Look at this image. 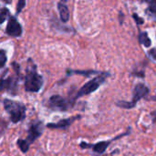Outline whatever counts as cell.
<instances>
[{
    "label": "cell",
    "instance_id": "obj_23",
    "mask_svg": "<svg viewBox=\"0 0 156 156\" xmlns=\"http://www.w3.org/2000/svg\"><path fill=\"white\" fill-rule=\"evenodd\" d=\"M121 17H123V14H122L121 12H120V17H121V19H120V23H121V25L122 24V19H121Z\"/></svg>",
    "mask_w": 156,
    "mask_h": 156
},
{
    "label": "cell",
    "instance_id": "obj_18",
    "mask_svg": "<svg viewBox=\"0 0 156 156\" xmlns=\"http://www.w3.org/2000/svg\"><path fill=\"white\" fill-rule=\"evenodd\" d=\"M26 6V1L25 0H19L17 2V14H19L20 12L22 11V9L25 7Z\"/></svg>",
    "mask_w": 156,
    "mask_h": 156
},
{
    "label": "cell",
    "instance_id": "obj_1",
    "mask_svg": "<svg viewBox=\"0 0 156 156\" xmlns=\"http://www.w3.org/2000/svg\"><path fill=\"white\" fill-rule=\"evenodd\" d=\"M28 62L25 75V90L28 92H38L44 84V79L38 73L37 66L33 63L32 59H28Z\"/></svg>",
    "mask_w": 156,
    "mask_h": 156
},
{
    "label": "cell",
    "instance_id": "obj_21",
    "mask_svg": "<svg viewBox=\"0 0 156 156\" xmlns=\"http://www.w3.org/2000/svg\"><path fill=\"white\" fill-rule=\"evenodd\" d=\"M12 66H13L14 69L16 70L17 75H19V73H20V67H19V65L17 63V62H12Z\"/></svg>",
    "mask_w": 156,
    "mask_h": 156
},
{
    "label": "cell",
    "instance_id": "obj_6",
    "mask_svg": "<svg viewBox=\"0 0 156 156\" xmlns=\"http://www.w3.org/2000/svg\"><path fill=\"white\" fill-rule=\"evenodd\" d=\"M129 133H130V131L124 132V133L120 134L119 136L111 139L110 141H101V142H97V143H95V144L87 143V142H80L79 146H80V148H82V149L91 148L94 152H97V153H99V154H101V153L105 152V151L107 150L108 146H109V145H110L113 141H116V140H118V139H120V138H121V137H123V136H126V135H128Z\"/></svg>",
    "mask_w": 156,
    "mask_h": 156
},
{
    "label": "cell",
    "instance_id": "obj_4",
    "mask_svg": "<svg viewBox=\"0 0 156 156\" xmlns=\"http://www.w3.org/2000/svg\"><path fill=\"white\" fill-rule=\"evenodd\" d=\"M109 76H110L109 72H102V73H100L99 76L93 78L92 79H90V81L85 83V84L79 90L77 94L72 99H73V100L75 101L79 97L89 95V94H90V93L94 92L95 90H97L100 88V86L102 84V83H104V81H105V79Z\"/></svg>",
    "mask_w": 156,
    "mask_h": 156
},
{
    "label": "cell",
    "instance_id": "obj_2",
    "mask_svg": "<svg viewBox=\"0 0 156 156\" xmlns=\"http://www.w3.org/2000/svg\"><path fill=\"white\" fill-rule=\"evenodd\" d=\"M3 105L6 111L9 114L10 121L13 123H17L25 119L27 108L24 103L9 99H4Z\"/></svg>",
    "mask_w": 156,
    "mask_h": 156
},
{
    "label": "cell",
    "instance_id": "obj_14",
    "mask_svg": "<svg viewBox=\"0 0 156 156\" xmlns=\"http://www.w3.org/2000/svg\"><path fill=\"white\" fill-rule=\"evenodd\" d=\"M68 75L69 74H79V75H83V76H90L92 74L97 73V71L94 70H70L68 69Z\"/></svg>",
    "mask_w": 156,
    "mask_h": 156
},
{
    "label": "cell",
    "instance_id": "obj_7",
    "mask_svg": "<svg viewBox=\"0 0 156 156\" xmlns=\"http://www.w3.org/2000/svg\"><path fill=\"white\" fill-rule=\"evenodd\" d=\"M27 131H28L27 137L26 140L31 144V143H33L38 138H39L44 131V125H43L42 121H40L38 120H35L33 121H31L29 124Z\"/></svg>",
    "mask_w": 156,
    "mask_h": 156
},
{
    "label": "cell",
    "instance_id": "obj_17",
    "mask_svg": "<svg viewBox=\"0 0 156 156\" xmlns=\"http://www.w3.org/2000/svg\"><path fill=\"white\" fill-rule=\"evenodd\" d=\"M6 61H7V58H6V51L4 49H1L0 50V67L4 68Z\"/></svg>",
    "mask_w": 156,
    "mask_h": 156
},
{
    "label": "cell",
    "instance_id": "obj_8",
    "mask_svg": "<svg viewBox=\"0 0 156 156\" xmlns=\"http://www.w3.org/2000/svg\"><path fill=\"white\" fill-rule=\"evenodd\" d=\"M6 33L8 36L16 37V38H18L22 35V33H23L22 26L20 25V23L18 22L17 17H15L13 16L9 17L7 25L6 27Z\"/></svg>",
    "mask_w": 156,
    "mask_h": 156
},
{
    "label": "cell",
    "instance_id": "obj_12",
    "mask_svg": "<svg viewBox=\"0 0 156 156\" xmlns=\"http://www.w3.org/2000/svg\"><path fill=\"white\" fill-rule=\"evenodd\" d=\"M138 40H139L140 44L143 45L146 48H149L152 45V40L149 38L147 32H141L138 36Z\"/></svg>",
    "mask_w": 156,
    "mask_h": 156
},
{
    "label": "cell",
    "instance_id": "obj_20",
    "mask_svg": "<svg viewBox=\"0 0 156 156\" xmlns=\"http://www.w3.org/2000/svg\"><path fill=\"white\" fill-rule=\"evenodd\" d=\"M148 55L154 60H156V48H151L149 51H148Z\"/></svg>",
    "mask_w": 156,
    "mask_h": 156
},
{
    "label": "cell",
    "instance_id": "obj_3",
    "mask_svg": "<svg viewBox=\"0 0 156 156\" xmlns=\"http://www.w3.org/2000/svg\"><path fill=\"white\" fill-rule=\"evenodd\" d=\"M150 93V89L144 83H138L132 90V101H117L116 106L123 109H132L136 106L137 102L142 98H146Z\"/></svg>",
    "mask_w": 156,
    "mask_h": 156
},
{
    "label": "cell",
    "instance_id": "obj_11",
    "mask_svg": "<svg viewBox=\"0 0 156 156\" xmlns=\"http://www.w3.org/2000/svg\"><path fill=\"white\" fill-rule=\"evenodd\" d=\"M58 10L59 12V17L60 20L63 23H66L69 19V7L64 1H60L58 3Z\"/></svg>",
    "mask_w": 156,
    "mask_h": 156
},
{
    "label": "cell",
    "instance_id": "obj_13",
    "mask_svg": "<svg viewBox=\"0 0 156 156\" xmlns=\"http://www.w3.org/2000/svg\"><path fill=\"white\" fill-rule=\"evenodd\" d=\"M17 144L18 145L19 149L22 151V152L26 153L27 152V151L29 150V146H30V143L25 139H18L17 142Z\"/></svg>",
    "mask_w": 156,
    "mask_h": 156
},
{
    "label": "cell",
    "instance_id": "obj_15",
    "mask_svg": "<svg viewBox=\"0 0 156 156\" xmlns=\"http://www.w3.org/2000/svg\"><path fill=\"white\" fill-rule=\"evenodd\" d=\"M147 4H148L147 12L151 13V15L156 18V0H149V1H147Z\"/></svg>",
    "mask_w": 156,
    "mask_h": 156
},
{
    "label": "cell",
    "instance_id": "obj_16",
    "mask_svg": "<svg viewBox=\"0 0 156 156\" xmlns=\"http://www.w3.org/2000/svg\"><path fill=\"white\" fill-rule=\"evenodd\" d=\"M8 17H10L11 16H10V12H9V10L6 8V7H2L1 10H0V23H4L5 22V20Z\"/></svg>",
    "mask_w": 156,
    "mask_h": 156
},
{
    "label": "cell",
    "instance_id": "obj_19",
    "mask_svg": "<svg viewBox=\"0 0 156 156\" xmlns=\"http://www.w3.org/2000/svg\"><path fill=\"white\" fill-rule=\"evenodd\" d=\"M133 18H134V20L136 21V23L138 24V25H142L143 23H144V20H143V18H142L141 17H139L136 13H133Z\"/></svg>",
    "mask_w": 156,
    "mask_h": 156
},
{
    "label": "cell",
    "instance_id": "obj_9",
    "mask_svg": "<svg viewBox=\"0 0 156 156\" xmlns=\"http://www.w3.org/2000/svg\"><path fill=\"white\" fill-rule=\"evenodd\" d=\"M81 119L80 115H77L71 118H67V119H62L60 121H58V122H49L47 124V127L49 129H61V130H65L67 128H69L72 123H73L75 121Z\"/></svg>",
    "mask_w": 156,
    "mask_h": 156
},
{
    "label": "cell",
    "instance_id": "obj_10",
    "mask_svg": "<svg viewBox=\"0 0 156 156\" xmlns=\"http://www.w3.org/2000/svg\"><path fill=\"white\" fill-rule=\"evenodd\" d=\"M1 90H6L11 93H16L17 90V80L13 77L1 79Z\"/></svg>",
    "mask_w": 156,
    "mask_h": 156
},
{
    "label": "cell",
    "instance_id": "obj_22",
    "mask_svg": "<svg viewBox=\"0 0 156 156\" xmlns=\"http://www.w3.org/2000/svg\"><path fill=\"white\" fill-rule=\"evenodd\" d=\"M151 114H152V121H153V123H156V110L152 111Z\"/></svg>",
    "mask_w": 156,
    "mask_h": 156
},
{
    "label": "cell",
    "instance_id": "obj_5",
    "mask_svg": "<svg viewBox=\"0 0 156 156\" xmlns=\"http://www.w3.org/2000/svg\"><path fill=\"white\" fill-rule=\"evenodd\" d=\"M73 99L68 100L60 95H52L48 101V105L54 110L66 111L74 105Z\"/></svg>",
    "mask_w": 156,
    "mask_h": 156
}]
</instances>
